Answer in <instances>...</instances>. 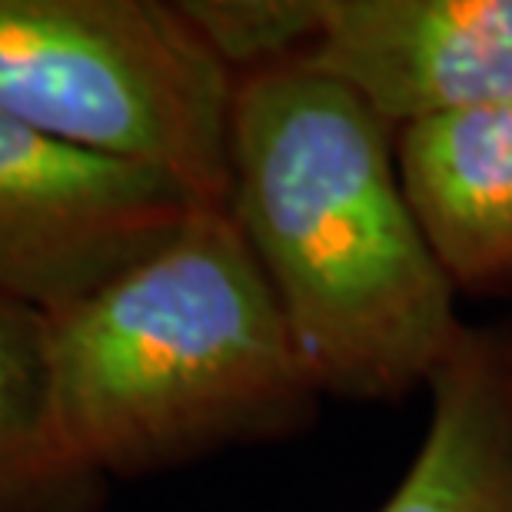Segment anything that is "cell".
I'll list each match as a JSON object with an SVG mask.
<instances>
[{"instance_id": "6", "label": "cell", "mask_w": 512, "mask_h": 512, "mask_svg": "<svg viewBox=\"0 0 512 512\" xmlns=\"http://www.w3.org/2000/svg\"><path fill=\"white\" fill-rule=\"evenodd\" d=\"M396 173L449 283L512 286V104L409 124Z\"/></svg>"}, {"instance_id": "8", "label": "cell", "mask_w": 512, "mask_h": 512, "mask_svg": "<svg viewBox=\"0 0 512 512\" xmlns=\"http://www.w3.org/2000/svg\"><path fill=\"white\" fill-rule=\"evenodd\" d=\"M84 483L60 443L47 316L0 296V512H37Z\"/></svg>"}, {"instance_id": "7", "label": "cell", "mask_w": 512, "mask_h": 512, "mask_svg": "<svg viewBox=\"0 0 512 512\" xmlns=\"http://www.w3.org/2000/svg\"><path fill=\"white\" fill-rule=\"evenodd\" d=\"M429 386L426 439L380 512H512V350L463 333Z\"/></svg>"}, {"instance_id": "3", "label": "cell", "mask_w": 512, "mask_h": 512, "mask_svg": "<svg viewBox=\"0 0 512 512\" xmlns=\"http://www.w3.org/2000/svg\"><path fill=\"white\" fill-rule=\"evenodd\" d=\"M237 74L180 4L0 0V110L227 207Z\"/></svg>"}, {"instance_id": "1", "label": "cell", "mask_w": 512, "mask_h": 512, "mask_svg": "<svg viewBox=\"0 0 512 512\" xmlns=\"http://www.w3.org/2000/svg\"><path fill=\"white\" fill-rule=\"evenodd\" d=\"M227 210L313 389L406 393L463 340L453 283L406 207L383 120L333 80L296 64L237 80Z\"/></svg>"}, {"instance_id": "9", "label": "cell", "mask_w": 512, "mask_h": 512, "mask_svg": "<svg viewBox=\"0 0 512 512\" xmlns=\"http://www.w3.org/2000/svg\"><path fill=\"white\" fill-rule=\"evenodd\" d=\"M180 10L237 80L296 64L323 20V0H190Z\"/></svg>"}, {"instance_id": "5", "label": "cell", "mask_w": 512, "mask_h": 512, "mask_svg": "<svg viewBox=\"0 0 512 512\" xmlns=\"http://www.w3.org/2000/svg\"><path fill=\"white\" fill-rule=\"evenodd\" d=\"M296 67L360 97L383 124L512 104V0H323Z\"/></svg>"}, {"instance_id": "2", "label": "cell", "mask_w": 512, "mask_h": 512, "mask_svg": "<svg viewBox=\"0 0 512 512\" xmlns=\"http://www.w3.org/2000/svg\"><path fill=\"white\" fill-rule=\"evenodd\" d=\"M60 443L87 479L290 426L316 393L227 207L47 316Z\"/></svg>"}, {"instance_id": "4", "label": "cell", "mask_w": 512, "mask_h": 512, "mask_svg": "<svg viewBox=\"0 0 512 512\" xmlns=\"http://www.w3.org/2000/svg\"><path fill=\"white\" fill-rule=\"evenodd\" d=\"M200 207L137 163L0 110V296L57 316L157 250Z\"/></svg>"}]
</instances>
